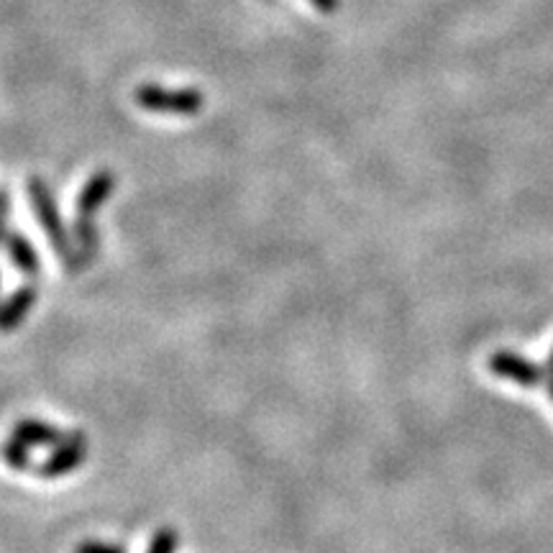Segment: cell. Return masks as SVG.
Instances as JSON below:
<instances>
[{"label": "cell", "mask_w": 553, "mask_h": 553, "mask_svg": "<svg viewBox=\"0 0 553 553\" xmlns=\"http://www.w3.org/2000/svg\"><path fill=\"white\" fill-rule=\"evenodd\" d=\"M3 244H6L8 259H11V264L18 269V272L24 274V277H39L41 272L39 254H36L34 244L26 239L24 233H8Z\"/></svg>", "instance_id": "8"}, {"label": "cell", "mask_w": 553, "mask_h": 553, "mask_svg": "<svg viewBox=\"0 0 553 553\" xmlns=\"http://www.w3.org/2000/svg\"><path fill=\"white\" fill-rule=\"evenodd\" d=\"M29 200H31V210H34L36 221L41 223L44 233L52 241L54 251H57L59 259H70L72 257V241L70 233H67L65 221H62V213L57 208V200H54L52 190L44 180L39 177H31L29 180Z\"/></svg>", "instance_id": "2"}, {"label": "cell", "mask_w": 553, "mask_h": 553, "mask_svg": "<svg viewBox=\"0 0 553 553\" xmlns=\"http://www.w3.org/2000/svg\"><path fill=\"white\" fill-rule=\"evenodd\" d=\"M8 216H11V195L0 187V241L8 236Z\"/></svg>", "instance_id": "12"}, {"label": "cell", "mask_w": 553, "mask_h": 553, "mask_svg": "<svg viewBox=\"0 0 553 553\" xmlns=\"http://www.w3.org/2000/svg\"><path fill=\"white\" fill-rule=\"evenodd\" d=\"M36 305L34 285L18 287L6 303H0V333H13L29 318L31 308Z\"/></svg>", "instance_id": "7"}, {"label": "cell", "mask_w": 553, "mask_h": 553, "mask_svg": "<svg viewBox=\"0 0 553 553\" xmlns=\"http://www.w3.org/2000/svg\"><path fill=\"white\" fill-rule=\"evenodd\" d=\"M88 461V436L82 431H70L59 446H54L52 454L41 461L39 477L41 479H62L72 474L77 466Z\"/></svg>", "instance_id": "3"}, {"label": "cell", "mask_w": 553, "mask_h": 553, "mask_svg": "<svg viewBox=\"0 0 553 553\" xmlns=\"http://www.w3.org/2000/svg\"><path fill=\"white\" fill-rule=\"evenodd\" d=\"M489 372L502 379H510L520 387H536L546 379V372L536 364H530L525 356L513 354V351H497L489 356Z\"/></svg>", "instance_id": "4"}, {"label": "cell", "mask_w": 553, "mask_h": 553, "mask_svg": "<svg viewBox=\"0 0 553 553\" xmlns=\"http://www.w3.org/2000/svg\"><path fill=\"white\" fill-rule=\"evenodd\" d=\"M11 438L21 441L24 446H29V449H54V446H59V443H62L65 433L59 431L57 425H52V423H44V420H36V418H26V420H18V423L13 425Z\"/></svg>", "instance_id": "6"}, {"label": "cell", "mask_w": 553, "mask_h": 553, "mask_svg": "<svg viewBox=\"0 0 553 553\" xmlns=\"http://www.w3.org/2000/svg\"><path fill=\"white\" fill-rule=\"evenodd\" d=\"M548 372L553 374V351H551V356H548Z\"/></svg>", "instance_id": "14"}, {"label": "cell", "mask_w": 553, "mask_h": 553, "mask_svg": "<svg viewBox=\"0 0 553 553\" xmlns=\"http://www.w3.org/2000/svg\"><path fill=\"white\" fill-rule=\"evenodd\" d=\"M310 6L321 13H333L338 8V0H310Z\"/></svg>", "instance_id": "13"}, {"label": "cell", "mask_w": 553, "mask_h": 553, "mask_svg": "<svg viewBox=\"0 0 553 553\" xmlns=\"http://www.w3.org/2000/svg\"><path fill=\"white\" fill-rule=\"evenodd\" d=\"M177 530L175 528H159L154 533L152 543L146 548V553H175L177 551Z\"/></svg>", "instance_id": "10"}, {"label": "cell", "mask_w": 553, "mask_h": 553, "mask_svg": "<svg viewBox=\"0 0 553 553\" xmlns=\"http://www.w3.org/2000/svg\"><path fill=\"white\" fill-rule=\"evenodd\" d=\"M113 190H116V175H113L111 169H98V172H93V175L88 177V182L82 185L80 193H77V218H88V221H93L95 213L111 200Z\"/></svg>", "instance_id": "5"}, {"label": "cell", "mask_w": 553, "mask_h": 553, "mask_svg": "<svg viewBox=\"0 0 553 553\" xmlns=\"http://www.w3.org/2000/svg\"><path fill=\"white\" fill-rule=\"evenodd\" d=\"M0 454H3V461L11 466L13 472H26L31 466V449L24 446L21 441H16V438H8V441L3 443Z\"/></svg>", "instance_id": "9"}, {"label": "cell", "mask_w": 553, "mask_h": 553, "mask_svg": "<svg viewBox=\"0 0 553 553\" xmlns=\"http://www.w3.org/2000/svg\"><path fill=\"white\" fill-rule=\"evenodd\" d=\"M134 100L139 108L152 113H169V116H198L203 111L205 98L195 88H162L154 82H146L134 90Z\"/></svg>", "instance_id": "1"}, {"label": "cell", "mask_w": 553, "mask_h": 553, "mask_svg": "<svg viewBox=\"0 0 553 553\" xmlns=\"http://www.w3.org/2000/svg\"><path fill=\"white\" fill-rule=\"evenodd\" d=\"M75 553H129L126 548L116 546V543L103 541H82L75 546Z\"/></svg>", "instance_id": "11"}, {"label": "cell", "mask_w": 553, "mask_h": 553, "mask_svg": "<svg viewBox=\"0 0 553 553\" xmlns=\"http://www.w3.org/2000/svg\"><path fill=\"white\" fill-rule=\"evenodd\" d=\"M548 392H551V397H553V374H551V379H548Z\"/></svg>", "instance_id": "15"}]
</instances>
